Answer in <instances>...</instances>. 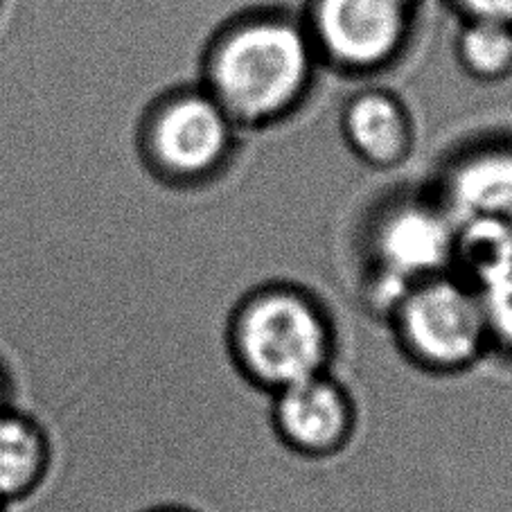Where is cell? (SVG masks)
I'll return each instance as SVG.
<instances>
[{
	"mask_svg": "<svg viewBox=\"0 0 512 512\" xmlns=\"http://www.w3.org/2000/svg\"><path fill=\"white\" fill-rule=\"evenodd\" d=\"M512 267V231L488 219L456 222L454 269L458 278L479 291Z\"/></svg>",
	"mask_w": 512,
	"mask_h": 512,
	"instance_id": "obj_10",
	"label": "cell"
},
{
	"mask_svg": "<svg viewBox=\"0 0 512 512\" xmlns=\"http://www.w3.org/2000/svg\"><path fill=\"white\" fill-rule=\"evenodd\" d=\"M445 210L454 222L488 219L512 231V152H490L463 163L447 185Z\"/></svg>",
	"mask_w": 512,
	"mask_h": 512,
	"instance_id": "obj_9",
	"label": "cell"
},
{
	"mask_svg": "<svg viewBox=\"0 0 512 512\" xmlns=\"http://www.w3.org/2000/svg\"><path fill=\"white\" fill-rule=\"evenodd\" d=\"M50 436L32 413L0 409V503L28 499L50 470Z\"/></svg>",
	"mask_w": 512,
	"mask_h": 512,
	"instance_id": "obj_8",
	"label": "cell"
},
{
	"mask_svg": "<svg viewBox=\"0 0 512 512\" xmlns=\"http://www.w3.org/2000/svg\"><path fill=\"white\" fill-rule=\"evenodd\" d=\"M233 118L206 88H167L136 120L138 163L167 188H190L224 165L233 143Z\"/></svg>",
	"mask_w": 512,
	"mask_h": 512,
	"instance_id": "obj_2",
	"label": "cell"
},
{
	"mask_svg": "<svg viewBox=\"0 0 512 512\" xmlns=\"http://www.w3.org/2000/svg\"><path fill=\"white\" fill-rule=\"evenodd\" d=\"M316 30L343 64H379L404 37L406 0H319Z\"/></svg>",
	"mask_w": 512,
	"mask_h": 512,
	"instance_id": "obj_6",
	"label": "cell"
},
{
	"mask_svg": "<svg viewBox=\"0 0 512 512\" xmlns=\"http://www.w3.org/2000/svg\"><path fill=\"white\" fill-rule=\"evenodd\" d=\"M488 337L512 350V267L479 289Z\"/></svg>",
	"mask_w": 512,
	"mask_h": 512,
	"instance_id": "obj_13",
	"label": "cell"
},
{
	"mask_svg": "<svg viewBox=\"0 0 512 512\" xmlns=\"http://www.w3.org/2000/svg\"><path fill=\"white\" fill-rule=\"evenodd\" d=\"M391 314L404 350L425 368L470 366L490 341L479 291L449 273L413 285Z\"/></svg>",
	"mask_w": 512,
	"mask_h": 512,
	"instance_id": "obj_4",
	"label": "cell"
},
{
	"mask_svg": "<svg viewBox=\"0 0 512 512\" xmlns=\"http://www.w3.org/2000/svg\"><path fill=\"white\" fill-rule=\"evenodd\" d=\"M7 404H10V400H7V379L3 370H0V409Z\"/></svg>",
	"mask_w": 512,
	"mask_h": 512,
	"instance_id": "obj_15",
	"label": "cell"
},
{
	"mask_svg": "<svg viewBox=\"0 0 512 512\" xmlns=\"http://www.w3.org/2000/svg\"><path fill=\"white\" fill-rule=\"evenodd\" d=\"M147 512H190L185 508H154V510H147Z\"/></svg>",
	"mask_w": 512,
	"mask_h": 512,
	"instance_id": "obj_16",
	"label": "cell"
},
{
	"mask_svg": "<svg viewBox=\"0 0 512 512\" xmlns=\"http://www.w3.org/2000/svg\"><path fill=\"white\" fill-rule=\"evenodd\" d=\"M350 140L368 161L386 165L397 161L406 147L402 111L384 95H366L348 113Z\"/></svg>",
	"mask_w": 512,
	"mask_h": 512,
	"instance_id": "obj_11",
	"label": "cell"
},
{
	"mask_svg": "<svg viewBox=\"0 0 512 512\" xmlns=\"http://www.w3.org/2000/svg\"><path fill=\"white\" fill-rule=\"evenodd\" d=\"M0 512H7V510H5V503H0Z\"/></svg>",
	"mask_w": 512,
	"mask_h": 512,
	"instance_id": "obj_18",
	"label": "cell"
},
{
	"mask_svg": "<svg viewBox=\"0 0 512 512\" xmlns=\"http://www.w3.org/2000/svg\"><path fill=\"white\" fill-rule=\"evenodd\" d=\"M3 10H5V0H0V16H3Z\"/></svg>",
	"mask_w": 512,
	"mask_h": 512,
	"instance_id": "obj_17",
	"label": "cell"
},
{
	"mask_svg": "<svg viewBox=\"0 0 512 512\" xmlns=\"http://www.w3.org/2000/svg\"><path fill=\"white\" fill-rule=\"evenodd\" d=\"M476 19L512 25V0H461Z\"/></svg>",
	"mask_w": 512,
	"mask_h": 512,
	"instance_id": "obj_14",
	"label": "cell"
},
{
	"mask_svg": "<svg viewBox=\"0 0 512 512\" xmlns=\"http://www.w3.org/2000/svg\"><path fill=\"white\" fill-rule=\"evenodd\" d=\"M310 73V48L296 25L251 21L219 37L206 57V91L231 118L258 120L285 109Z\"/></svg>",
	"mask_w": 512,
	"mask_h": 512,
	"instance_id": "obj_1",
	"label": "cell"
},
{
	"mask_svg": "<svg viewBox=\"0 0 512 512\" xmlns=\"http://www.w3.org/2000/svg\"><path fill=\"white\" fill-rule=\"evenodd\" d=\"M231 346L253 382L278 391L323 373L330 330L310 298L271 289L251 296L235 314Z\"/></svg>",
	"mask_w": 512,
	"mask_h": 512,
	"instance_id": "obj_3",
	"label": "cell"
},
{
	"mask_svg": "<svg viewBox=\"0 0 512 512\" xmlns=\"http://www.w3.org/2000/svg\"><path fill=\"white\" fill-rule=\"evenodd\" d=\"M461 55L476 75H499L512 64V25L476 19L461 39Z\"/></svg>",
	"mask_w": 512,
	"mask_h": 512,
	"instance_id": "obj_12",
	"label": "cell"
},
{
	"mask_svg": "<svg viewBox=\"0 0 512 512\" xmlns=\"http://www.w3.org/2000/svg\"><path fill=\"white\" fill-rule=\"evenodd\" d=\"M456 222L445 206L404 203L382 217L373 235V298L393 312L422 280L454 267Z\"/></svg>",
	"mask_w": 512,
	"mask_h": 512,
	"instance_id": "obj_5",
	"label": "cell"
},
{
	"mask_svg": "<svg viewBox=\"0 0 512 512\" xmlns=\"http://www.w3.org/2000/svg\"><path fill=\"white\" fill-rule=\"evenodd\" d=\"M278 434L303 454H328L350 436L352 406L339 384L323 373L276 391Z\"/></svg>",
	"mask_w": 512,
	"mask_h": 512,
	"instance_id": "obj_7",
	"label": "cell"
}]
</instances>
